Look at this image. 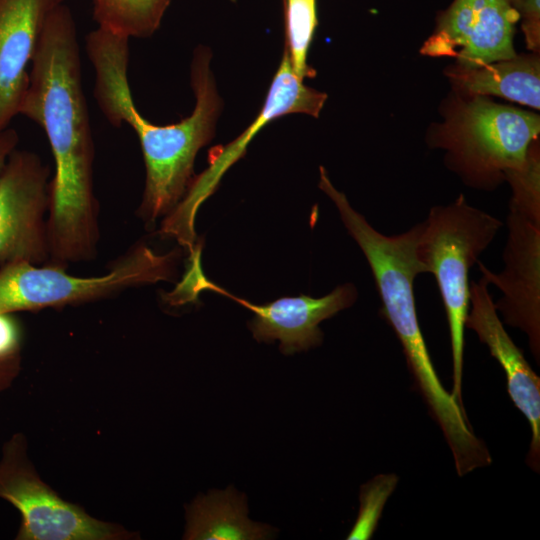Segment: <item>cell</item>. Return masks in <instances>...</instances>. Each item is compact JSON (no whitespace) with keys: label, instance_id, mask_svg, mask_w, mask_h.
<instances>
[{"label":"cell","instance_id":"obj_1","mask_svg":"<svg viewBox=\"0 0 540 540\" xmlns=\"http://www.w3.org/2000/svg\"><path fill=\"white\" fill-rule=\"evenodd\" d=\"M19 114L43 129L54 158L47 264L67 269L91 261L100 241L95 149L82 86L77 28L65 4L46 21Z\"/></svg>","mask_w":540,"mask_h":540},{"label":"cell","instance_id":"obj_2","mask_svg":"<svg viewBox=\"0 0 540 540\" xmlns=\"http://www.w3.org/2000/svg\"><path fill=\"white\" fill-rule=\"evenodd\" d=\"M128 43L129 38L97 27L86 37V51L95 72L99 109L112 126L125 123L138 136L146 180L137 214L149 226L167 216L186 194L195 177V157L214 135L222 102L210 69L211 54L199 47L191 63L192 113L170 125L149 122L130 90Z\"/></svg>","mask_w":540,"mask_h":540},{"label":"cell","instance_id":"obj_3","mask_svg":"<svg viewBox=\"0 0 540 540\" xmlns=\"http://www.w3.org/2000/svg\"><path fill=\"white\" fill-rule=\"evenodd\" d=\"M503 222L470 205L460 194L430 208L422 221L416 253L424 272L435 277L443 301L452 353L451 393L462 401L465 320L469 309V271L490 246Z\"/></svg>","mask_w":540,"mask_h":540},{"label":"cell","instance_id":"obj_4","mask_svg":"<svg viewBox=\"0 0 540 540\" xmlns=\"http://www.w3.org/2000/svg\"><path fill=\"white\" fill-rule=\"evenodd\" d=\"M432 132L430 145L446 151V163L463 181L492 190L528 160L540 133L539 115L469 96Z\"/></svg>","mask_w":540,"mask_h":540},{"label":"cell","instance_id":"obj_5","mask_svg":"<svg viewBox=\"0 0 540 540\" xmlns=\"http://www.w3.org/2000/svg\"><path fill=\"white\" fill-rule=\"evenodd\" d=\"M180 252L158 253L145 244L130 248L109 272L80 277L49 264L14 262L0 267V313L38 311L108 298L133 287L172 281Z\"/></svg>","mask_w":540,"mask_h":540},{"label":"cell","instance_id":"obj_6","mask_svg":"<svg viewBox=\"0 0 540 540\" xmlns=\"http://www.w3.org/2000/svg\"><path fill=\"white\" fill-rule=\"evenodd\" d=\"M0 498L21 514L18 540H119L132 534L123 527L90 516L64 500L38 475L25 436L5 442L0 458Z\"/></svg>","mask_w":540,"mask_h":540},{"label":"cell","instance_id":"obj_7","mask_svg":"<svg viewBox=\"0 0 540 540\" xmlns=\"http://www.w3.org/2000/svg\"><path fill=\"white\" fill-rule=\"evenodd\" d=\"M327 94L306 86L294 71L285 49L269 87L265 102L253 122L232 142L214 148L209 166L195 176L179 204L162 221L159 233L193 249L196 241L195 216L200 205L215 191L224 173L239 160L251 140L267 123L291 113L318 117Z\"/></svg>","mask_w":540,"mask_h":540},{"label":"cell","instance_id":"obj_8","mask_svg":"<svg viewBox=\"0 0 540 540\" xmlns=\"http://www.w3.org/2000/svg\"><path fill=\"white\" fill-rule=\"evenodd\" d=\"M200 257V252L190 257L189 269L178 288L186 290L180 301L196 300L197 293L202 290H211L232 299L254 313L253 319L248 322L253 338L265 343L279 340V349L285 355L319 346L323 340L319 324L352 306L358 296L355 286L346 283L320 298L299 295L258 305L235 296L207 279L202 272Z\"/></svg>","mask_w":540,"mask_h":540},{"label":"cell","instance_id":"obj_9","mask_svg":"<svg viewBox=\"0 0 540 540\" xmlns=\"http://www.w3.org/2000/svg\"><path fill=\"white\" fill-rule=\"evenodd\" d=\"M50 168L38 154L15 149L0 171V267L49 260Z\"/></svg>","mask_w":540,"mask_h":540},{"label":"cell","instance_id":"obj_10","mask_svg":"<svg viewBox=\"0 0 540 540\" xmlns=\"http://www.w3.org/2000/svg\"><path fill=\"white\" fill-rule=\"evenodd\" d=\"M519 15L510 0H453L436 19L420 52L454 57L463 67H479L517 54L513 45Z\"/></svg>","mask_w":540,"mask_h":540},{"label":"cell","instance_id":"obj_11","mask_svg":"<svg viewBox=\"0 0 540 540\" xmlns=\"http://www.w3.org/2000/svg\"><path fill=\"white\" fill-rule=\"evenodd\" d=\"M504 267L495 273L480 261L481 275L501 297L494 302L503 323L521 330L528 338L534 359L540 361V219L509 205Z\"/></svg>","mask_w":540,"mask_h":540},{"label":"cell","instance_id":"obj_12","mask_svg":"<svg viewBox=\"0 0 540 540\" xmlns=\"http://www.w3.org/2000/svg\"><path fill=\"white\" fill-rule=\"evenodd\" d=\"M488 282L481 275L469 282V309L465 328L474 331L490 354L501 365L510 399L526 417L531 441L526 464L536 473L540 470V378L528 364L522 350L516 346L500 319Z\"/></svg>","mask_w":540,"mask_h":540},{"label":"cell","instance_id":"obj_13","mask_svg":"<svg viewBox=\"0 0 540 540\" xmlns=\"http://www.w3.org/2000/svg\"><path fill=\"white\" fill-rule=\"evenodd\" d=\"M62 4L64 0H0V132L19 115L41 33Z\"/></svg>","mask_w":540,"mask_h":540},{"label":"cell","instance_id":"obj_14","mask_svg":"<svg viewBox=\"0 0 540 540\" xmlns=\"http://www.w3.org/2000/svg\"><path fill=\"white\" fill-rule=\"evenodd\" d=\"M446 75L464 95L498 96L534 109L540 107V61L536 54L473 68L454 64L447 67Z\"/></svg>","mask_w":540,"mask_h":540},{"label":"cell","instance_id":"obj_15","mask_svg":"<svg viewBox=\"0 0 540 540\" xmlns=\"http://www.w3.org/2000/svg\"><path fill=\"white\" fill-rule=\"evenodd\" d=\"M247 498L234 487L210 490L186 507L187 540H263L272 538L273 527L250 520Z\"/></svg>","mask_w":540,"mask_h":540},{"label":"cell","instance_id":"obj_16","mask_svg":"<svg viewBox=\"0 0 540 540\" xmlns=\"http://www.w3.org/2000/svg\"><path fill=\"white\" fill-rule=\"evenodd\" d=\"M98 27L127 38L150 37L171 0H91Z\"/></svg>","mask_w":540,"mask_h":540},{"label":"cell","instance_id":"obj_17","mask_svg":"<svg viewBox=\"0 0 540 540\" xmlns=\"http://www.w3.org/2000/svg\"><path fill=\"white\" fill-rule=\"evenodd\" d=\"M286 45L295 73L303 80L315 71L307 54L317 26L316 0H284Z\"/></svg>","mask_w":540,"mask_h":540},{"label":"cell","instance_id":"obj_18","mask_svg":"<svg viewBox=\"0 0 540 540\" xmlns=\"http://www.w3.org/2000/svg\"><path fill=\"white\" fill-rule=\"evenodd\" d=\"M398 481L394 473L378 474L361 486L358 515L347 540H368L373 536L384 506Z\"/></svg>","mask_w":540,"mask_h":540},{"label":"cell","instance_id":"obj_19","mask_svg":"<svg viewBox=\"0 0 540 540\" xmlns=\"http://www.w3.org/2000/svg\"><path fill=\"white\" fill-rule=\"evenodd\" d=\"M511 187L509 205L540 219V157L538 140L532 145L525 165L506 174Z\"/></svg>","mask_w":540,"mask_h":540},{"label":"cell","instance_id":"obj_20","mask_svg":"<svg viewBox=\"0 0 540 540\" xmlns=\"http://www.w3.org/2000/svg\"><path fill=\"white\" fill-rule=\"evenodd\" d=\"M521 20L527 48L538 52L540 47V0H510Z\"/></svg>","mask_w":540,"mask_h":540},{"label":"cell","instance_id":"obj_21","mask_svg":"<svg viewBox=\"0 0 540 540\" xmlns=\"http://www.w3.org/2000/svg\"><path fill=\"white\" fill-rule=\"evenodd\" d=\"M22 333L17 320L8 313H0V360L19 358Z\"/></svg>","mask_w":540,"mask_h":540},{"label":"cell","instance_id":"obj_22","mask_svg":"<svg viewBox=\"0 0 540 540\" xmlns=\"http://www.w3.org/2000/svg\"><path fill=\"white\" fill-rule=\"evenodd\" d=\"M19 143V135L13 128L0 132V171L5 165L9 155L17 148Z\"/></svg>","mask_w":540,"mask_h":540},{"label":"cell","instance_id":"obj_23","mask_svg":"<svg viewBox=\"0 0 540 540\" xmlns=\"http://www.w3.org/2000/svg\"><path fill=\"white\" fill-rule=\"evenodd\" d=\"M21 357L0 360V391L6 389L20 370Z\"/></svg>","mask_w":540,"mask_h":540}]
</instances>
